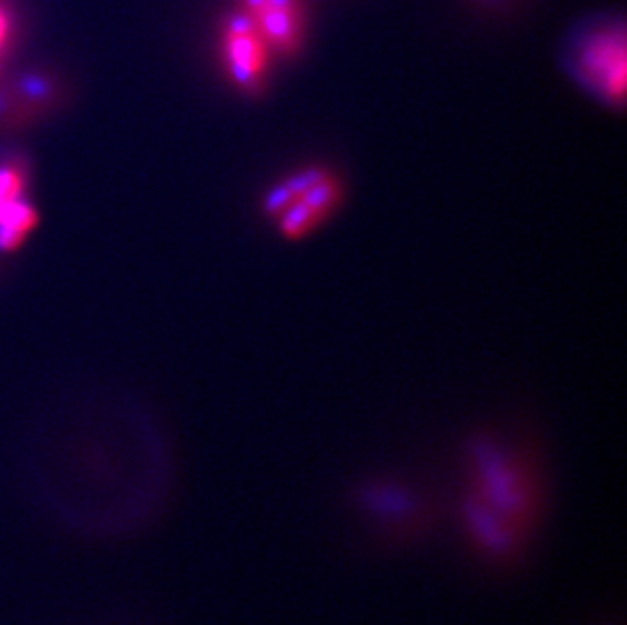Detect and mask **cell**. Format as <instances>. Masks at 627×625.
<instances>
[{"label": "cell", "instance_id": "obj_1", "mask_svg": "<svg viewBox=\"0 0 627 625\" xmlns=\"http://www.w3.org/2000/svg\"><path fill=\"white\" fill-rule=\"evenodd\" d=\"M457 524L465 546L496 569L518 565L546 514V479L520 443L479 433L465 443Z\"/></svg>", "mask_w": 627, "mask_h": 625}, {"label": "cell", "instance_id": "obj_2", "mask_svg": "<svg viewBox=\"0 0 627 625\" xmlns=\"http://www.w3.org/2000/svg\"><path fill=\"white\" fill-rule=\"evenodd\" d=\"M345 199L341 177L325 165L297 167L272 181L260 199V212L285 240H305L321 230Z\"/></svg>", "mask_w": 627, "mask_h": 625}, {"label": "cell", "instance_id": "obj_3", "mask_svg": "<svg viewBox=\"0 0 627 625\" xmlns=\"http://www.w3.org/2000/svg\"><path fill=\"white\" fill-rule=\"evenodd\" d=\"M563 67L595 102L621 108L627 72L623 23L613 17H593L577 25L563 45Z\"/></svg>", "mask_w": 627, "mask_h": 625}, {"label": "cell", "instance_id": "obj_4", "mask_svg": "<svg viewBox=\"0 0 627 625\" xmlns=\"http://www.w3.org/2000/svg\"><path fill=\"white\" fill-rule=\"evenodd\" d=\"M220 55L230 84L246 96H260L272 74L274 53L242 11L226 17L220 33Z\"/></svg>", "mask_w": 627, "mask_h": 625}, {"label": "cell", "instance_id": "obj_5", "mask_svg": "<svg viewBox=\"0 0 627 625\" xmlns=\"http://www.w3.org/2000/svg\"><path fill=\"white\" fill-rule=\"evenodd\" d=\"M268 43L276 59H287L303 49L307 15L303 0H242L240 9Z\"/></svg>", "mask_w": 627, "mask_h": 625}, {"label": "cell", "instance_id": "obj_6", "mask_svg": "<svg viewBox=\"0 0 627 625\" xmlns=\"http://www.w3.org/2000/svg\"><path fill=\"white\" fill-rule=\"evenodd\" d=\"M25 171L21 165L0 167V218L25 203Z\"/></svg>", "mask_w": 627, "mask_h": 625}, {"label": "cell", "instance_id": "obj_7", "mask_svg": "<svg viewBox=\"0 0 627 625\" xmlns=\"http://www.w3.org/2000/svg\"><path fill=\"white\" fill-rule=\"evenodd\" d=\"M13 33H15V17L5 0H0V59H3L5 53L9 51Z\"/></svg>", "mask_w": 627, "mask_h": 625}]
</instances>
